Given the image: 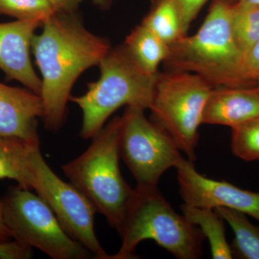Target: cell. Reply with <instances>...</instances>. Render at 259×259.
<instances>
[{
  "mask_svg": "<svg viewBox=\"0 0 259 259\" xmlns=\"http://www.w3.org/2000/svg\"><path fill=\"white\" fill-rule=\"evenodd\" d=\"M42 25L41 33L32 37L31 49L42 74L45 127L57 131L64 123L75 81L100 64L111 48L106 39L87 30L74 13H57Z\"/></svg>",
  "mask_w": 259,
  "mask_h": 259,
  "instance_id": "1",
  "label": "cell"
},
{
  "mask_svg": "<svg viewBox=\"0 0 259 259\" xmlns=\"http://www.w3.org/2000/svg\"><path fill=\"white\" fill-rule=\"evenodd\" d=\"M120 130L121 117L116 116L94 136L82 154L61 167L70 183L117 233L135 192L124 180L119 166Z\"/></svg>",
  "mask_w": 259,
  "mask_h": 259,
  "instance_id": "2",
  "label": "cell"
},
{
  "mask_svg": "<svg viewBox=\"0 0 259 259\" xmlns=\"http://www.w3.org/2000/svg\"><path fill=\"white\" fill-rule=\"evenodd\" d=\"M231 5L214 0L202 26L169 45L164 61L168 71L197 74L216 87L241 86L242 56L233 37Z\"/></svg>",
  "mask_w": 259,
  "mask_h": 259,
  "instance_id": "3",
  "label": "cell"
},
{
  "mask_svg": "<svg viewBox=\"0 0 259 259\" xmlns=\"http://www.w3.org/2000/svg\"><path fill=\"white\" fill-rule=\"evenodd\" d=\"M118 234L122 243L110 259H134L138 245L152 240L179 259H197L205 237L198 227L179 214L163 197L157 186L135 189Z\"/></svg>",
  "mask_w": 259,
  "mask_h": 259,
  "instance_id": "4",
  "label": "cell"
},
{
  "mask_svg": "<svg viewBox=\"0 0 259 259\" xmlns=\"http://www.w3.org/2000/svg\"><path fill=\"white\" fill-rule=\"evenodd\" d=\"M100 79L88 84V90L71 100L81 108L83 122L80 136L93 139L120 107L149 109L158 74L145 72L130 56L124 45L110 49L100 61Z\"/></svg>",
  "mask_w": 259,
  "mask_h": 259,
  "instance_id": "5",
  "label": "cell"
},
{
  "mask_svg": "<svg viewBox=\"0 0 259 259\" xmlns=\"http://www.w3.org/2000/svg\"><path fill=\"white\" fill-rule=\"evenodd\" d=\"M212 88L192 73L167 71L158 74L149 108L152 121L169 135L191 161L196 159L199 127Z\"/></svg>",
  "mask_w": 259,
  "mask_h": 259,
  "instance_id": "6",
  "label": "cell"
},
{
  "mask_svg": "<svg viewBox=\"0 0 259 259\" xmlns=\"http://www.w3.org/2000/svg\"><path fill=\"white\" fill-rule=\"evenodd\" d=\"M29 190L18 185L2 199L3 218L12 238L53 259L95 258L64 231L49 205Z\"/></svg>",
  "mask_w": 259,
  "mask_h": 259,
  "instance_id": "7",
  "label": "cell"
},
{
  "mask_svg": "<svg viewBox=\"0 0 259 259\" xmlns=\"http://www.w3.org/2000/svg\"><path fill=\"white\" fill-rule=\"evenodd\" d=\"M28 182L49 205L64 231L93 253L95 258L110 259L95 231L93 204L72 184L61 180L42 157L40 145L30 153Z\"/></svg>",
  "mask_w": 259,
  "mask_h": 259,
  "instance_id": "8",
  "label": "cell"
},
{
  "mask_svg": "<svg viewBox=\"0 0 259 259\" xmlns=\"http://www.w3.org/2000/svg\"><path fill=\"white\" fill-rule=\"evenodd\" d=\"M144 110L128 106L121 117L120 154L137 186L153 187L183 157L169 135L148 120Z\"/></svg>",
  "mask_w": 259,
  "mask_h": 259,
  "instance_id": "9",
  "label": "cell"
},
{
  "mask_svg": "<svg viewBox=\"0 0 259 259\" xmlns=\"http://www.w3.org/2000/svg\"><path fill=\"white\" fill-rule=\"evenodd\" d=\"M175 168L185 204L209 209L226 207L259 222V192L243 190L226 181L207 178L196 170L190 159L182 158Z\"/></svg>",
  "mask_w": 259,
  "mask_h": 259,
  "instance_id": "10",
  "label": "cell"
},
{
  "mask_svg": "<svg viewBox=\"0 0 259 259\" xmlns=\"http://www.w3.org/2000/svg\"><path fill=\"white\" fill-rule=\"evenodd\" d=\"M40 25L36 20L0 23V69L10 79L23 83L39 95L42 80L34 71L30 49L34 32Z\"/></svg>",
  "mask_w": 259,
  "mask_h": 259,
  "instance_id": "11",
  "label": "cell"
},
{
  "mask_svg": "<svg viewBox=\"0 0 259 259\" xmlns=\"http://www.w3.org/2000/svg\"><path fill=\"white\" fill-rule=\"evenodd\" d=\"M44 112L40 95L0 82V135L40 143L37 118L42 117Z\"/></svg>",
  "mask_w": 259,
  "mask_h": 259,
  "instance_id": "12",
  "label": "cell"
},
{
  "mask_svg": "<svg viewBox=\"0 0 259 259\" xmlns=\"http://www.w3.org/2000/svg\"><path fill=\"white\" fill-rule=\"evenodd\" d=\"M259 116L258 86L216 87L209 94L202 124L231 128Z\"/></svg>",
  "mask_w": 259,
  "mask_h": 259,
  "instance_id": "13",
  "label": "cell"
},
{
  "mask_svg": "<svg viewBox=\"0 0 259 259\" xmlns=\"http://www.w3.org/2000/svg\"><path fill=\"white\" fill-rule=\"evenodd\" d=\"M123 45L138 66L149 74H158V66L169 54V45L142 24L131 32Z\"/></svg>",
  "mask_w": 259,
  "mask_h": 259,
  "instance_id": "14",
  "label": "cell"
},
{
  "mask_svg": "<svg viewBox=\"0 0 259 259\" xmlns=\"http://www.w3.org/2000/svg\"><path fill=\"white\" fill-rule=\"evenodd\" d=\"M40 143H30L0 135V180L10 179L19 187L30 190L28 163L30 153Z\"/></svg>",
  "mask_w": 259,
  "mask_h": 259,
  "instance_id": "15",
  "label": "cell"
},
{
  "mask_svg": "<svg viewBox=\"0 0 259 259\" xmlns=\"http://www.w3.org/2000/svg\"><path fill=\"white\" fill-rule=\"evenodd\" d=\"M181 209L183 215L191 223L198 227L205 238L208 239L212 258H233L231 245L226 239L224 220L214 209L187 204H182Z\"/></svg>",
  "mask_w": 259,
  "mask_h": 259,
  "instance_id": "16",
  "label": "cell"
},
{
  "mask_svg": "<svg viewBox=\"0 0 259 259\" xmlns=\"http://www.w3.org/2000/svg\"><path fill=\"white\" fill-rule=\"evenodd\" d=\"M214 209L229 224L234 233V240L231 246L233 256L259 259V226L250 223L244 213L226 207Z\"/></svg>",
  "mask_w": 259,
  "mask_h": 259,
  "instance_id": "17",
  "label": "cell"
},
{
  "mask_svg": "<svg viewBox=\"0 0 259 259\" xmlns=\"http://www.w3.org/2000/svg\"><path fill=\"white\" fill-rule=\"evenodd\" d=\"M141 24L168 45L185 36L176 5L172 0H155Z\"/></svg>",
  "mask_w": 259,
  "mask_h": 259,
  "instance_id": "18",
  "label": "cell"
},
{
  "mask_svg": "<svg viewBox=\"0 0 259 259\" xmlns=\"http://www.w3.org/2000/svg\"><path fill=\"white\" fill-rule=\"evenodd\" d=\"M231 27L242 61L259 40V6L231 5Z\"/></svg>",
  "mask_w": 259,
  "mask_h": 259,
  "instance_id": "19",
  "label": "cell"
},
{
  "mask_svg": "<svg viewBox=\"0 0 259 259\" xmlns=\"http://www.w3.org/2000/svg\"><path fill=\"white\" fill-rule=\"evenodd\" d=\"M59 13L49 0H0V15L42 24Z\"/></svg>",
  "mask_w": 259,
  "mask_h": 259,
  "instance_id": "20",
  "label": "cell"
},
{
  "mask_svg": "<svg viewBox=\"0 0 259 259\" xmlns=\"http://www.w3.org/2000/svg\"><path fill=\"white\" fill-rule=\"evenodd\" d=\"M231 149L244 161L259 160V116L232 128Z\"/></svg>",
  "mask_w": 259,
  "mask_h": 259,
  "instance_id": "21",
  "label": "cell"
},
{
  "mask_svg": "<svg viewBox=\"0 0 259 259\" xmlns=\"http://www.w3.org/2000/svg\"><path fill=\"white\" fill-rule=\"evenodd\" d=\"M259 79V40L255 42L242 61L239 71L241 86H250Z\"/></svg>",
  "mask_w": 259,
  "mask_h": 259,
  "instance_id": "22",
  "label": "cell"
},
{
  "mask_svg": "<svg viewBox=\"0 0 259 259\" xmlns=\"http://www.w3.org/2000/svg\"><path fill=\"white\" fill-rule=\"evenodd\" d=\"M180 15L184 35H187L192 22L208 0H172Z\"/></svg>",
  "mask_w": 259,
  "mask_h": 259,
  "instance_id": "23",
  "label": "cell"
},
{
  "mask_svg": "<svg viewBox=\"0 0 259 259\" xmlns=\"http://www.w3.org/2000/svg\"><path fill=\"white\" fill-rule=\"evenodd\" d=\"M32 256V248L16 240L0 242V259H28Z\"/></svg>",
  "mask_w": 259,
  "mask_h": 259,
  "instance_id": "24",
  "label": "cell"
},
{
  "mask_svg": "<svg viewBox=\"0 0 259 259\" xmlns=\"http://www.w3.org/2000/svg\"><path fill=\"white\" fill-rule=\"evenodd\" d=\"M55 6L59 13H72L79 6L81 0H49Z\"/></svg>",
  "mask_w": 259,
  "mask_h": 259,
  "instance_id": "25",
  "label": "cell"
},
{
  "mask_svg": "<svg viewBox=\"0 0 259 259\" xmlns=\"http://www.w3.org/2000/svg\"><path fill=\"white\" fill-rule=\"evenodd\" d=\"M12 238L9 230L5 225L4 218H3V200H0V242L9 241Z\"/></svg>",
  "mask_w": 259,
  "mask_h": 259,
  "instance_id": "26",
  "label": "cell"
},
{
  "mask_svg": "<svg viewBox=\"0 0 259 259\" xmlns=\"http://www.w3.org/2000/svg\"><path fill=\"white\" fill-rule=\"evenodd\" d=\"M226 1L231 5L245 4L259 6V0H226Z\"/></svg>",
  "mask_w": 259,
  "mask_h": 259,
  "instance_id": "27",
  "label": "cell"
},
{
  "mask_svg": "<svg viewBox=\"0 0 259 259\" xmlns=\"http://www.w3.org/2000/svg\"><path fill=\"white\" fill-rule=\"evenodd\" d=\"M94 3L97 5H98L100 8H109L110 3H111V0H93Z\"/></svg>",
  "mask_w": 259,
  "mask_h": 259,
  "instance_id": "28",
  "label": "cell"
},
{
  "mask_svg": "<svg viewBox=\"0 0 259 259\" xmlns=\"http://www.w3.org/2000/svg\"><path fill=\"white\" fill-rule=\"evenodd\" d=\"M255 83H255V84H256L257 86H258L259 88V79L258 80H257L256 82H255Z\"/></svg>",
  "mask_w": 259,
  "mask_h": 259,
  "instance_id": "29",
  "label": "cell"
}]
</instances>
